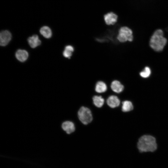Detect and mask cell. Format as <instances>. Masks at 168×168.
Segmentation results:
<instances>
[{"label": "cell", "mask_w": 168, "mask_h": 168, "mask_svg": "<svg viewBox=\"0 0 168 168\" xmlns=\"http://www.w3.org/2000/svg\"><path fill=\"white\" fill-rule=\"evenodd\" d=\"M157 146L155 138L150 135H144L138 139L137 147L141 153L153 152L157 149Z\"/></svg>", "instance_id": "1"}, {"label": "cell", "mask_w": 168, "mask_h": 168, "mask_svg": "<svg viewBox=\"0 0 168 168\" xmlns=\"http://www.w3.org/2000/svg\"><path fill=\"white\" fill-rule=\"evenodd\" d=\"M75 50L74 47L71 44H68L64 47L63 54L64 58L70 59L72 56Z\"/></svg>", "instance_id": "11"}, {"label": "cell", "mask_w": 168, "mask_h": 168, "mask_svg": "<svg viewBox=\"0 0 168 168\" xmlns=\"http://www.w3.org/2000/svg\"><path fill=\"white\" fill-rule=\"evenodd\" d=\"M167 40L164 36L162 30H156L150 39L149 44L150 47L156 52L162 51L166 44Z\"/></svg>", "instance_id": "2"}, {"label": "cell", "mask_w": 168, "mask_h": 168, "mask_svg": "<svg viewBox=\"0 0 168 168\" xmlns=\"http://www.w3.org/2000/svg\"><path fill=\"white\" fill-rule=\"evenodd\" d=\"M106 103L110 107L114 108L119 106L120 100L117 96L111 95L107 98Z\"/></svg>", "instance_id": "9"}, {"label": "cell", "mask_w": 168, "mask_h": 168, "mask_svg": "<svg viewBox=\"0 0 168 168\" xmlns=\"http://www.w3.org/2000/svg\"><path fill=\"white\" fill-rule=\"evenodd\" d=\"M28 41L30 46L34 48L40 45L41 43V41L39 39L38 36L34 35L28 39Z\"/></svg>", "instance_id": "12"}, {"label": "cell", "mask_w": 168, "mask_h": 168, "mask_svg": "<svg viewBox=\"0 0 168 168\" xmlns=\"http://www.w3.org/2000/svg\"><path fill=\"white\" fill-rule=\"evenodd\" d=\"M122 110L123 112H128L132 110L133 106L132 103L128 100H125L122 103Z\"/></svg>", "instance_id": "16"}, {"label": "cell", "mask_w": 168, "mask_h": 168, "mask_svg": "<svg viewBox=\"0 0 168 168\" xmlns=\"http://www.w3.org/2000/svg\"><path fill=\"white\" fill-rule=\"evenodd\" d=\"M40 33L45 38H49L52 35V32L50 28L48 26L42 27L40 30Z\"/></svg>", "instance_id": "15"}, {"label": "cell", "mask_w": 168, "mask_h": 168, "mask_svg": "<svg viewBox=\"0 0 168 168\" xmlns=\"http://www.w3.org/2000/svg\"><path fill=\"white\" fill-rule=\"evenodd\" d=\"M117 39L121 43L132 42L133 40L132 30L127 26H122L119 27L118 30Z\"/></svg>", "instance_id": "3"}, {"label": "cell", "mask_w": 168, "mask_h": 168, "mask_svg": "<svg viewBox=\"0 0 168 168\" xmlns=\"http://www.w3.org/2000/svg\"><path fill=\"white\" fill-rule=\"evenodd\" d=\"M93 104L98 108H101L104 103V99L101 96L94 95L92 97Z\"/></svg>", "instance_id": "14"}, {"label": "cell", "mask_w": 168, "mask_h": 168, "mask_svg": "<svg viewBox=\"0 0 168 168\" xmlns=\"http://www.w3.org/2000/svg\"><path fill=\"white\" fill-rule=\"evenodd\" d=\"M12 38V35L7 30H4L1 32L0 34V44L2 46L7 45L10 41Z\"/></svg>", "instance_id": "7"}, {"label": "cell", "mask_w": 168, "mask_h": 168, "mask_svg": "<svg viewBox=\"0 0 168 168\" xmlns=\"http://www.w3.org/2000/svg\"><path fill=\"white\" fill-rule=\"evenodd\" d=\"M151 71L150 68L148 67H145L144 69L140 73V76L144 78H147L150 75Z\"/></svg>", "instance_id": "17"}, {"label": "cell", "mask_w": 168, "mask_h": 168, "mask_svg": "<svg viewBox=\"0 0 168 168\" xmlns=\"http://www.w3.org/2000/svg\"><path fill=\"white\" fill-rule=\"evenodd\" d=\"M110 88L113 92L119 94L122 92L124 89V85L119 80H114L111 82Z\"/></svg>", "instance_id": "5"}, {"label": "cell", "mask_w": 168, "mask_h": 168, "mask_svg": "<svg viewBox=\"0 0 168 168\" xmlns=\"http://www.w3.org/2000/svg\"><path fill=\"white\" fill-rule=\"evenodd\" d=\"M62 127L63 129L68 134L73 132L75 129L74 123L70 121H67L63 122Z\"/></svg>", "instance_id": "10"}, {"label": "cell", "mask_w": 168, "mask_h": 168, "mask_svg": "<svg viewBox=\"0 0 168 168\" xmlns=\"http://www.w3.org/2000/svg\"><path fill=\"white\" fill-rule=\"evenodd\" d=\"M77 116L80 121L84 125H87L92 120L93 117L91 110L83 106L80 107L77 112Z\"/></svg>", "instance_id": "4"}, {"label": "cell", "mask_w": 168, "mask_h": 168, "mask_svg": "<svg viewBox=\"0 0 168 168\" xmlns=\"http://www.w3.org/2000/svg\"><path fill=\"white\" fill-rule=\"evenodd\" d=\"M15 55L19 61L22 62L27 60L28 57V54L25 50L19 49L16 52Z\"/></svg>", "instance_id": "13"}, {"label": "cell", "mask_w": 168, "mask_h": 168, "mask_svg": "<svg viewBox=\"0 0 168 168\" xmlns=\"http://www.w3.org/2000/svg\"><path fill=\"white\" fill-rule=\"evenodd\" d=\"M94 89L95 92L96 93H103L107 91L108 87L107 84L105 82L99 80L96 83Z\"/></svg>", "instance_id": "8"}, {"label": "cell", "mask_w": 168, "mask_h": 168, "mask_svg": "<svg viewBox=\"0 0 168 168\" xmlns=\"http://www.w3.org/2000/svg\"><path fill=\"white\" fill-rule=\"evenodd\" d=\"M104 18L106 24L110 26L114 25L117 22L118 16L114 12H111L105 14Z\"/></svg>", "instance_id": "6"}]
</instances>
